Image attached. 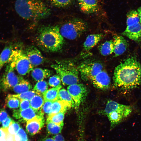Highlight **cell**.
I'll list each match as a JSON object with an SVG mask.
<instances>
[{
	"label": "cell",
	"instance_id": "4fadbf2b",
	"mask_svg": "<svg viewBox=\"0 0 141 141\" xmlns=\"http://www.w3.org/2000/svg\"><path fill=\"white\" fill-rule=\"evenodd\" d=\"M24 52L33 67L39 65L45 61L44 58L41 52L33 46L28 47Z\"/></svg>",
	"mask_w": 141,
	"mask_h": 141
},
{
	"label": "cell",
	"instance_id": "8d00e7d4",
	"mask_svg": "<svg viewBox=\"0 0 141 141\" xmlns=\"http://www.w3.org/2000/svg\"><path fill=\"white\" fill-rule=\"evenodd\" d=\"M53 102L50 101H44L40 109L42 112L43 114L45 113L49 115L50 113Z\"/></svg>",
	"mask_w": 141,
	"mask_h": 141
},
{
	"label": "cell",
	"instance_id": "d590c367",
	"mask_svg": "<svg viewBox=\"0 0 141 141\" xmlns=\"http://www.w3.org/2000/svg\"><path fill=\"white\" fill-rule=\"evenodd\" d=\"M61 79L58 75H55L51 77L49 80V84L52 87H55L60 85Z\"/></svg>",
	"mask_w": 141,
	"mask_h": 141
},
{
	"label": "cell",
	"instance_id": "4dcf8cb0",
	"mask_svg": "<svg viewBox=\"0 0 141 141\" xmlns=\"http://www.w3.org/2000/svg\"><path fill=\"white\" fill-rule=\"evenodd\" d=\"M48 88V84L46 81L43 80L38 81L34 86L33 91L37 95H42L46 91Z\"/></svg>",
	"mask_w": 141,
	"mask_h": 141
},
{
	"label": "cell",
	"instance_id": "7402d4cb",
	"mask_svg": "<svg viewBox=\"0 0 141 141\" xmlns=\"http://www.w3.org/2000/svg\"><path fill=\"white\" fill-rule=\"evenodd\" d=\"M98 50L100 53L103 56H107L111 54L114 51L113 40L106 41L101 44L98 47Z\"/></svg>",
	"mask_w": 141,
	"mask_h": 141
},
{
	"label": "cell",
	"instance_id": "30bf717a",
	"mask_svg": "<svg viewBox=\"0 0 141 141\" xmlns=\"http://www.w3.org/2000/svg\"><path fill=\"white\" fill-rule=\"evenodd\" d=\"M67 91L74 103V107L78 108L85 98L87 93L86 87L82 84H76L69 85Z\"/></svg>",
	"mask_w": 141,
	"mask_h": 141
},
{
	"label": "cell",
	"instance_id": "ba28073f",
	"mask_svg": "<svg viewBox=\"0 0 141 141\" xmlns=\"http://www.w3.org/2000/svg\"><path fill=\"white\" fill-rule=\"evenodd\" d=\"M78 68L82 79L87 81L91 80L102 71L103 66L99 62L87 60L81 63Z\"/></svg>",
	"mask_w": 141,
	"mask_h": 141
},
{
	"label": "cell",
	"instance_id": "e575fe53",
	"mask_svg": "<svg viewBox=\"0 0 141 141\" xmlns=\"http://www.w3.org/2000/svg\"><path fill=\"white\" fill-rule=\"evenodd\" d=\"M20 128L19 124L13 120L8 128V130L9 133L15 135L18 132Z\"/></svg>",
	"mask_w": 141,
	"mask_h": 141
},
{
	"label": "cell",
	"instance_id": "8fae6325",
	"mask_svg": "<svg viewBox=\"0 0 141 141\" xmlns=\"http://www.w3.org/2000/svg\"><path fill=\"white\" fill-rule=\"evenodd\" d=\"M43 114H41L27 122L26 130L30 135L36 134L43 127L44 122Z\"/></svg>",
	"mask_w": 141,
	"mask_h": 141
},
{
	"label": "cell",
	"instance_id": "f1b7e54d",
	"mask_svg": "<svg viewBox=\"0 0 141 141\" xmlns=\"http://www.w3.org/2000/svg\"><path fill=\"white\" fill-rule=\"evenodd\" d=\"M66 112L48 115L46 121H50L56 124L60 125L63 123V119Z\"/></svg>",
	"mask_w": 141,
	"mask_h": 141
},
{
	"label": "cell",
	"instance_id": "277c9868",
	"mask_svg": "<svg viewBox=\"0 0 141 141\" xmlns=\"http://www.w3.org/2000/svg\"><path fill=\"white\" fill-rule=\"evenodd\" d=\"M132 111L131 106L109 100L107 103L104 112L107 115L110 122V128L112 129L129 115Z\"/></svg>",
	"mask_w": 141,
	"mask_h": 141
},
{
	"label": "cell",
	"instance_id": "1f68e13d",
	"mask_svg": "<svg viewBox=\"0 0 141 141\" xmlns=\"http://www.w3.org/2000/svg\"><path fill=\"white\" fill-rule=\"evenodd\" d=\"M52 6L58 8L68 7L72 3L73 0H48Z\"/></svg>",
	"mask_w": 141,
	"mask_h": 141
},
{
	"label": "cell",
	"instance_id": "7c38bea8",
	"mask_svg": "<svg viewBox=\"0 0 141 141\" xmlns=\"http://www.w3.org/2000/svg\"><path fill=\"white\" fill-rule=\"evenodd\" d=\"M93 86L97 88L105 90L108 89L110 84V79L107 73L102 70L91 80Z\"/></svg>",
	"mask_w": 141,
	"mask_h": 141
},
{
	"label": "cell",
	"instance_id": "ffe728a7",
	"mask_svg": "<svg viewBox=\"0 0 141 141\" xmlns=\"http://www.w3.org/2000/svg\"><path fill=\"white\" fill-rule=\"evenodd\" d=\"M14 49L12 44L6 45L0 55V71L3 67L8 63Z\"/></svg>",
	"mask_w": 141,
	"mask_h": 141
},
{
	"label": "cell",
	"instance_id": "5bb4252c",
	"mask_svg": "<svg viewBox=\"0 0 141 141\" xmlns=\"http://www.w3.org/2000/svg\"><path fill=\"white\" fill-rule=\"evenodd\" d=\"M43 114L40 110L36 111L31 107L25 110H14L13 113V117L20 121H27L41 114Z\"/></svg>",
	"mask_w": 141,
	"mask_h": 141
},
{
	"label": "cell",
	"instance_id": "6da1fadb",
	"mask_svg": "<svg viewBox=\"0 0 141 141\" xmlns=\"http://www.w3.org/2000/svg\"><path fill=\"white\" fill-rule=\"evenodd\" d=\"M113 81L114 86L128 90L141 84V64L136 57L128 58L115 68Z\"/></svg>",
	"mask_w": 141,
	"mask_h": 141
},
{
	"label": "cell",
	"instance_id": "5b68a950",
	"mask_svg": "<svg viewBox=\"0 0 141 141\" xmlns=\"http://www.w3.org/2000/svg\"><path fill=\"white\" fill-rule=\"evenodd\" d=\"M51 67L56 71L63 83L66 85L77 84L79 81V71L71 61L63 60L57 61Z\"/></svg>",
	"mask_w": 141,
	"mask_h": 141
},
{
	"label": "cell",
	"instance_id": "2e32d148",
	"mask_svg": "<svg viewBox=\"0 0 141 141\" xmlns=\"http://www.w3.org/2000/svg\"><path fill=\"white\" fill-rule=\"evenodd\" d=\"M114 57L123 54L126 50L128 46L127 40L122 36L116 35L113 37Z\"/></svg>",
	"mask_w": 141,
	"mask_h": 141
},
{
	"label": "cell",
	"instance_id": "f546056e",
	"mask_svg": "<svg viewBox=\"0 0 141 141\" xmlns=\"http://www.w3.org/2000/svg\"><path fill=\"white\" fill-rule=\"evenodd\" d=\"M20 100L13 96L12 94H9L5 99V103L7 106L11 109H16L20 105Z\"/></svg>",
	"mask_w": 141,
	"mask_h": 141
},
{
	"label": "cell",
	"instance_id": "4316f807",
	"mask_svg": "<svg viewBox=\"0 0 141 141\" xmlns=\"http://www.w3.org/2000/svg\"><path fill=\"white\" fill-rule=\"evenodd\" d=\"M44 102L42 95H36L30 101V107L36 111H39L41 109Z\"/></svg>",
	"mask_w": 141,
	"mask_h": 141
},
{
	"label": "cell",
	"instance_id": "cb8c5ba5",
	"mask_svg": "<svg viewBox=\"0 0 141 141\" xmlns=\"http://www.w3.org/2000/svg\"><path fill=\"white\" fill-rule=\"evenodd\" d=\"M67 108L66 104L62 101L58 99L53 102L50 113L48 115L56 114L61 112H66Z\"/></svg>",
	"mask_w": 141,
	"mask_h": 141
},
{
	"label": "cell",
	"instance_id": "ab89813d",
	"mask_svg": "<svg viewBox=\"0 0 141 141\" xmlns=\"http://www.w3.org/2000/svg\"><path fill=\"white\" fill-rule=\"evenodd\" d=\"M9 115L6 110L4 109L0 110V124L4 121Z\"/></svg>",
	"mask_w": 141,
	"mask_h": 141
},
{
	"label": "cell",
	"instance_id": "52a82bcc",
	"mask_svg": "<svg viewBox=\"0 0 141 141\" xmlns=\"http://www.w3.org/2000/svg\"><path fill=\"white\" fill-rule=\"evenodd\" d=\"M19 74L24 75L33 69L24 51L21 49H13L8 62Z\"/></svg>",
	"mask_w": 141,
	"mask_h": 141
},
{
	"label": "cell",
	"instance_id": "60d3db41",
	"mask_svg": "<svg viewBox=\"0 0 141 141\" xmlns=\"http://www.w3.org/2000/svg\"><path fill=\"white\" fill-rule=\"evenodd\" d=\"M13 120L9 116L8 118L2 123V127L8 128Z\"/></svg>",
	"mask_w": 141,
	"mask_h": 141
},
{
	"label": "cell",
	"instance_id": "b9f144b4",
	"mask_svg": "<svg viewBox=\"0 0 141 141\" xmlns=\"http://www.w3.org/2000/svg\"><path fill=\"white\" fill-rule=\"evenodd\" d=\"M52 138L54 141H65L63 136L60 134H57L54 136Z\"/></svg>",
	"mask_w": 141,
	"mask_h": 141
},
{
	"label": "cell",
	"instance_id": "484cf974",
	"mask_svg": "<svg viewBox=\"0 0 141 141\" xmlns=\"http://www.w3.org/2000/svg\"><path fill=\"white\" fill-rule=\"evenodd\" d=\"M32 88L30 84L23 79L13 88L14 91L20 94L29 91Z\"/></svg>",
	"mask_w": 141,
	"mask_h": 141
},
{
	"label": "cell",
	"instance_id": "74e56055",
	"mask_svg": "<svg viewBox=\"0 0 141 141\" xmlns=\"http://www.w3.org/2000/svg\"><path fill=\"white\" fill-rule=\"evenodd\" d=\"M20 108L21 110H25L30 107V101L26 100H20Z\"/></svg>",
	"mask_w": 141,
	"mask_h": 141
},
{
	"label": "cell",
	"instance_id": "83f0119b",
	"mask_svg": "<svg viewBox=\"0 0 141 141\" xmlns=\"http://www.w3.org/2000/svg\"><path fill=\"white\" fill-rule=\"evenodd\" d=\"M47 129L48 132L52 134H57L60 133L64 124L58 125L50 121H46Z\"/></svg>",
	"mask_w": 141,
	"mask_h": 141
},
{
	"label": "cell",
	"instance_id": "e0dca14e",
	"mask_svg": "<svg viewBox=\"0 0 141 141\" xmlns=\"http://www.w3.org/2000/svg\"><path fill=\"white\" fill-rule=\"evenodd\" d=\"M81 10L87 14H92L98 10L97 0H78Z\"/></svg>",
	"mask_w": 141,
	"mask_h": 141
},
{
	"label": "cell",
	"instance_id": "836d02e7",
	"mask_svg": "<svg viewBox=\"0 0 141 141\" xmlns=\"http://www.w3.org/2000/svg\"><path fill=\"white\" fill-rule=\"evenodd\" d=\"M15 141H28L27 135L24 130L21 127L15 135Z\"/></svg>",
	"mask_w": 141,
	"mask_h": 141
},
{
	"label": "cell",
	"instance_id": "d6a6232c",
	"mask_svg": "<svg viewBox=\"0 0 141 141\" xmlns=\"http://www.w3.org/2000/svg\"><path fill=\"white\" fill-rule=\"evenodd\" d=\"M37 95L36 92L33 91H29L22 93L12 95L20 100H26L30 101L35 95Z\"/></svg>",
	"mask_w": 141,
	"mask_h": 141
},
{
	"label": "cell",
	"instance_id": "603a6c76",
	"mask_svg": "<svg viewBox=\"0 0 141 141\" xmlns=\"http://www.w3.org/2000/svg\"><path fill=\"white\" fill-rule=\"evenodd\" d=\"M58 99L65 102L67 105L68 108L74 107L75 104L73 100L67 91L65 89H62L60 90Z\"/></svg>",
	"mask_w": 141,
	"mask_h": 141
},
{
	"label": "cell",
	"instance_id": "7bdbcfd3",
	"mask_svg": "<svg viewBox=\"0 0 141 141\" xmlns=\"http://www.w3.org/2000/svg\"><path fill=\"white\" fill-rule=\"evenodd\" d=\"M6 141H15V135L10 134L8 132L7 135Z\"/></svg>",
	"mask_w": 141,
	"mask_h": 141
},
{
	"label": "cell",
	"instance_id": "d6986e66",
	"mask_svg": "<svg viewBox=\"0 0 141 141\" xmlns=\"http://www.w3.org/2000/svg\"><path fill=\"white\" fill-rule=\"evenodd\" d=\"M61 87L60 85L47 90L43 95L44 101L54 102L58 99L59 92Z\"/></svg>",
	"mask_w": 141,
	"mask_h": 141
},
{
	"label": "cell",
	"instance_id": "3957f363",
	"mask_svg": "<svg viewBox=\"0 0 141 141\" xmlns=\"http://www.w3.org/2000/svg\"><path fill=\"white\" fill-rule=\"evenodd\" d=\"M14 6L18 15L26 20H39L51 14L50 9L42 0H16Z\"/></svg>",
	"mask_w": 141,
	"mask_h": 141
},
{
	"label": "cell",
	"instance_id": "f35d334b",
	"mask_svg": "<svg viewBox=\"0 0 141 141\" xmlns=\"http://www.w3.org/2000/svg\"><path fill=\"white\" fill-rule=\"evenodd\" d=\"M8 128H0V141H6Z\"/></svg>",
	"mask_w": 141,
	"mask_h": 141
},
{
	"label": "cell",
	"instance_id": "d4e9b609",
	"mask_svg": "<svg viewBox=\"0 0 141 141\" xmlns=\"http://www.w3.org/2000/svg\"><path fill=\"white\" fill-rule=\"evenodd\" d=\"M126 16L127 26L133 25L140 22V18L137 10L134 9L130 10Z\"/></svg>",
	"mask_w": 141,
	"mask_h": 141
},
{
	"label": "cell",
	"instance_id": "ac0fdd59",
	"mask_svg": "<svg viewBox=\"0 0 141 141\" xmlns=\"http://www.w3.org/2000/svg\"><path fill=\"white\" fill-rule=\"evenodd\" d=\"M104 35L102 33L92 34L86 37L83 44L84 50L89 51L96 45L103 38Z\"/></svg>",
	"mask_w": 141,
	"mask_h": 141
},
{
	"label": "cell",
	"instance_id": "8992f818",
	"mask_svg": "<svg viewBox=\"0 0 141 141\" xmlns=\"http://www.w3.org/2000/svg\"><path fill=\"white\" fill-rule=\"evenodd\" d=\"M87 28V25L83 21L74 19L63 24L60 27V30L64 38L73 40L80 37L86 31Z\"/></svg>",
	"mask_w": 141,
	"mask_h": 141
},
{
	"label": "cell",
	"instance_id": "f6af8a7d",
	"mask_svg": "<svg viewBox=\"0 0 141 141\" xmlns=\"http://www.w3.org/2000/svg\"><path fill=\"white\" fill-rule=\"evenodd\" d=\"M42 141H54V140L53 138H46L43 139Z\"/></svg>",
	"mask_w": 141,
	"mask_h": 141
},
{
	"label": "cell",
	"instance_id": "ee69618b",
	"mask_svg": "<svg viewBox=\"0 0 141 141\" xmlns=\"http://www.w3.org/2000/svg\"><path fill=\"white\" fill-rule=\"evenodd\" d=\"M140 20V23L141 24V6L138 8L137 10Z\"/></svg>",
	"mask_w": 141,
	"mask_h": 141
},
{
	"label": "cell",
	"instance_id": "44dd1931",
	"mask_svg": "<svg viewBox=\"0 0 141 141\" xmlns=\"http://www.w3.org/2000/svg\"><path fill=\"white\" fill-rule=\"evenodd\" d=\"M52 73L51 70L47 69L37 68L32 70L31 75L35 80L39 81L48 77L51 75Z\"/></svg>",
	"mask_w": 141,
	"mask_h": 141
},
{
	"label": "cell",
	"instance_id": "9c48e42d",
	"mask_svg": "<svg viewBox=\"0 0 141 141\" xmlns=\"http://www.w3.org/2000/svg\"><path fill=\"white\" fill-rule=\"evenodd\" d=\"M0 79V90L5 92L13 88L23 79L15 73L14 69L8 63Z\"/></svg>",
	"mask_w": 141,
	"mask_h": 141
},
{
	"label": "cell",
	"instance_id": "9a60e30c",
	"mask_svg": "<svg viewBox=\"0 0 141 141\" xmlns=\"http://www.w3.org/2000/svg\"><path fill=\"white\" fill-rule=\"evenodd\" d=\"M123 35L136 42H141V24L127 26L122 33Z\"/></svg>",
	"mask_w": 141,
	"mask_h": 141
},
{
	"label": "cell",
	"instance_id": "7a4b0ae2",
	"mask_svg": "<svg viewBox=\"0 0 141 141\" xmlns=\"http://www.w3.org/2000/svg\"><path fill=\"white\" fill-rule=\"evenodd\" d=\"M36 40L38 46L47 52H56L63 48L64 37L61 34L58 25L43 26L38 30Z\"/></svg>",
	"mask_w": 141,
	"mask_h": 141
}]
</instances>
